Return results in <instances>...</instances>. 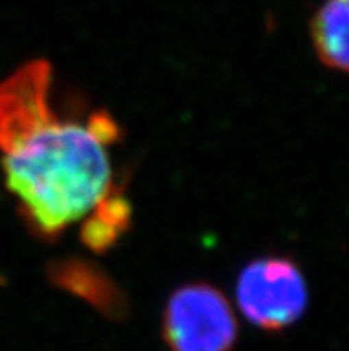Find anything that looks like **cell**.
Listing matches in <instances>:
<instances>
[{"label":"cell","instance_id":"4","mask_svg":"<svg viewBox=\"0 0 349 351\" xmlns=\"http://www.w3.org/2000/svg\"><path fill=\"white\" fill-rule=\"evenodd\" d=\"M47 278L53 287L84 300L107 319H127L128 298L102 266L80 257L61 258L49 264Z\"/></svg>","mask_w":349,"mask_h":351},{"label":"cell","instance_id":"3","mask_svg":"<svg viewBox=\"0 0 349 351\" xmlns=\"http://www.w3.org/2000/svg\"><path fill=\"white\" fill-rule=\"evenodd\" d=\"M237 303L252 325L280 332L305 314L309 289L294 261L262 257L252 261L239 275Z\"/></svg>","mask_w":349,"mask_h":351},{"label":"cell","instance_id":"7","mask_svg":"<svg viewBox=\"0 0 349 351\" xmlns=\"http://www.w3.org/2000/svg\"><path fill=\"white\" fill-rule=\"evenodd\" d=\"M119 236L121 234L115 227H111L102 218H98L95 213L80 227V241L93 254H106V252H109L118 243Z\"/></svg>","mask_w":349,"mask_h":351},{"label":"cell","instance_id":"1","mask_svg":"<svg viewBox=\"0 0 349 351\" xmlns=\"http://www.w3.org/2000/svg\"><path fill=\"white\" fill-rule=\"evenodd\" d=\"M5 186L36 237L58 239L93 209L111 186L106 150L86 127L61 121L53 109L0 141Z\"/></svg>","mask_w":349,"mask_h":351},{"label":"cell","instance_id":"6","mask_svg":"<svg viewBox=\"0 0 349 351\" xmlns=\"http://www.w3.org/2000/svg\"><path fill=\"white\" fill-rule=\"evenodd\" d=\"M93 209L98 218H102L104 221L109 223L119 234L127 232L132 225V205L127 200V196L123 195L121 187L115 186L112 182L111 186L107 187V191L104 193L102 198L97 202Z\"/></svg>","mask_w":349,"mask_h":351},{"label":"cell","instance_id":"2","mask_svg":"<svg viewBox=\"0 0 349 351\" xmlns=\"http://www.w3.org/2000/svg\"><path fill=\"white\" fill-rule=\"evenodd\" d=\"M237 332L234 308L214 285H182L166 303L163 335L169 351H232Z\"/></svg>","mask_w":349,"mask_h":351},{"label":"cell","instance_id":"5","mask_svg":"<svg viewBox=\"0 0 349 351\" xmlns=\"http://www.w3.org/2000/svg\"><path fill=\"white\" fill-rule=\"evenodd\" d=\"M349 0H324L310 22L315 52L324 66L342 73L349 66Z\"/></svg>","mask_w":349,"mask_h":351},{"label":"cell","instance_id":"8","mask_svg":"<svg viewBox=\"0 0 349 351\" xmlns=\"http://www.w3.org/2000/svg\"><path fill=\"white\" fill-rule=\"evenodd\" d=\"M91 136L97 139L102 147L106 145H115V143L121 141L123 138V129L121 125L112 118V114L106 109H97L91 112L88 120V127H86Z\"/></svg>","mask_w":349,"mask_h":351}]
</instances>
